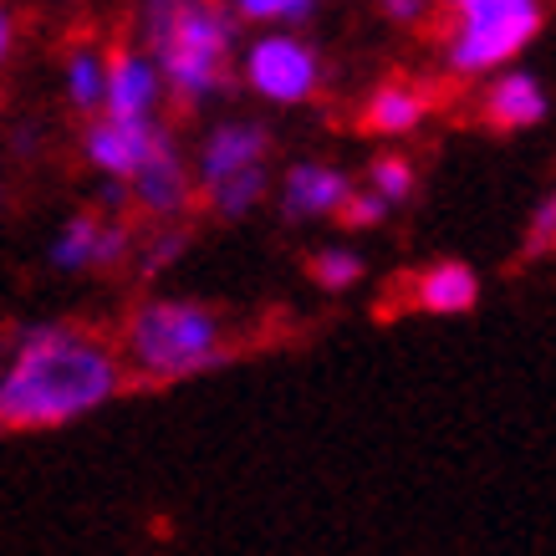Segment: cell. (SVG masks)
Segmentation results:
<instances>
[{
  "label": "cell",
  "mask_w": 556,
  "mask_h": 556,
  "mask_svg": "<svg viewBox=\"0 0 556 556\" xmlns=\"http://www.w3.org/2000/svg\"><path fill=\"white\" fill-rule=\"evenodd\" d=\"M118 393V363L67 327H36L0 378V424L51 429L92 414Z\"/></svg>",
  "instance_id": "6da1fadb"
},
{
  "label": "cell",
  "mask_w": 556,
  "mask_h": 556,
  "mask_svg": "<svg viewBox=\"0 0 556 556\" xmlns=\"http://www.w3.org/2000/svg\"><path fill=\"white\" fill-rule=\"evenodd\" d=\"M128 348H134L138 368L153 378H185L225 357L219 348V321L194 302H159L143 306L128 327Z\"/></svg>",
  "instance_id": "7a4b0ae2"
},
{
  "label": "cell",
  "mask_w": 556,
  "mask_h": 556,
  "mask_svg": "<svg viewBox=\"0 0 556 556\" xmlns=\"http://www.w3.org/2000/svg\"><path fill=\"white\" fill-rule=\"evenodd\" d=\"M225 56H230V16L200 0L174 21V31L159 41V67L179 87V98H210L225 83Z\"/></svg>",
  "instance_id": "3957f363"
},
{
  "label": "cell",
  "mask_w": 556,
  "mask_h": 556,
  "mask_svg": "<svg viewBox=\"0 0 556 556\" xmlns=\"http://www.w3.org/2000/svg\"><path fill=\"white\" fill-rule=\"evenodd\" d=\"M536 21H541L536 0H470L465 5V26H459L455 47H450V62L459 72L501 67L531 41Z\"/></svg>",
  "instance_id": "277c9868"
},
{
  "label": "cell",
  "mask_w": 556,
  "mask_h": 556,
  "mask_svg": "<svg viewBox=\"0 0 556 556\" xmlns=\"http://www.w3.org/2000/svg\"><path fill=\"white\" fill-rule=\"evenodd\" d=\"M251 87L266 92L270 102H302L312 87H317V56L291 41V36H270V41H255L251 47Z\"/></svg>",
  "instance_id": "5b68a950"
},
{
  "label": "cell",
  "mask_w": 556,
  "mask_h": 556,
  "mask_svg": "<svg viewBox=\"0 0 556 556\" xmlns=\"http://www.w3.org/2000/svg\"><path fill=\"white\" fill-rule=\"evenodd\" d=\"M164 143H169V138L159 134L149 118L143 123L102 118V123H92V134H87V159H92L98 169H108V174H138L153 153L164 149Z\"/></svg>",
  "instance_id": "8992f818"
},
{
  "label": "cell",
  "mask_w": 556,
  "mask_h": 556,
  "mask_svg": "<svg viewBox=\"0 0 556 556\" xmlns=\"http://www.w3.org/2000/svg\"><path fill=\"white\" fill-rule=\"evenodd\" d=\"M261 159H266V134L255 128V123H230V128H219L210 143H204V189L225 185V179H236L245 169H261Z\"/></svg>",
  "instance_id": "52a82bcc"
},
{
  "label": "cell",
  "mask_w": 556,
  "mask_h": 556,
  "mask_svg": "<svg viewBox=\"0 0 556 556\" xmlns=\"http://www.w3.org/2000/svg\"><path fill=\"white\" fill-rule=\"evenodd\" d=\"M153 98H159V67L143 56H118L108 67V118L113 123H143Z\"/></svg>",
  "instance_id": "ba28073f"
},
{
  "label": "cell",
  "mask_w": 556,
  "mask_h": 556,
  "mask_svg": "<svg viewBox=\"0 0 556 556\" xmlns=\"http://www.w3.org/2000/svg\"><path fill=\"white\" fill-rule=\"evenodd\" d=\"M353 200V189H348V179H342L338 169H317V164H296V169L287 174V194H281V204H287V215H327V210H342V204Z\"/></svg>",
  "instance_id": "9c48e42d"
},
{
  "label": "cell",
  "mask_w": 556,
  "mask_h": 556,
  "mask_svg": "<svg viewBox=\"0 0 556 556\" xmlns=\"http://www.w3.org/2000/svg\"><path fill=\"white\" fill-rule=\"evenodd\" d=\"M134 179H138V200L149 204V210H159V215H174V210L189 200V174H185V164H179L174 143H164Z\"/></svg>",
  "instance_id": "30bf717a"
},
{
  "label": "cell",
  "mask_w": 556,
  "mask_h": 556,
  "mask_svg": "<svg viewBox=\"0 0 556 556\" xmlns=\"http://www.w3.org/2000/svg\"><path fill=\"white\" fill-rule=\"evenodd\" d=\"M490 118L506 123V128H526V123L546 118V92L536 87V77H526V72L501 77L490 87Z\"/></svg>",
  "instance_id": "8fae6325"
},
{
  "label": "cell",
  "mask_w": 556,
  "mask_h": 556,
  "mask_svg": "<svg viewBox=\"0 0 556 556\" xmlns=\"http://www.w3.org/2000/svg\"><path fill=\"white\" fill-rule=\"evenodd\" d=\"M419 302L429 306V312H470L475 306V270L459 266V261L429 266L419 276Z\"/></svg>",
  "instance_id": "7c38bea8"
},
{
  "label": "cell",
  "mask_w": 556,
  "mask_h": 556,
  "mask_svg": "<svg viewBox=\"0 0 556 556\" xmlns=\"http://www.w3.org/2000/svg\"><path fill=\"white\" fill-rule=\"evenodd\" d=\"M424 113V102L408 92V87H383L378 98L368 102V128H378V134H404V128H414Z\"/></svg>",
  "instance_id": "4fadbf2b"
},
{
  "label": "cell",
  "mask_w": 556,
  "mask_h": 556,
  "mask_svg": "<svg viewBox=\"0 0 556 556\" xmlns=\"http://www.w3.org/2000/svg\"><path fill=\"white\" fill-rule=\"evenodd\" d=\"M98 236H102V225L98 219H72L67 230L56 236V245H51V261L56 266H92V255H98Z\"/></svg>",
  "instance_id": "5bb4252c"
},
{
  "label": "cell",
  "mask_w": 556,
  "mask_h": 556,
  "mask_svg": "<svg viewBox=\"0 0 556 556\" xmlns=\"http://www.w3.org/2000/svg\"><path fill=\"white\" fill-rule=\"evenodd\" d=\"M67 87H72V102H77V108H98V102L108 98V72H102V62L92 51H77V56H72Z\"/></svg>",
  "instance_id": "9a60e30c"
},
{
  "label": "cell",
  "mask_w": 556,
  "mask_h": 556,
  "mask_svg": "<svg viewBox=\"0 0 556 556\" xmlns=\"http://www.w3.org/2000/svg\"><path fill=\"white\" fill-rule=\"evenodd\" d=\"M261 189H266V169H245V174H236V179L215 185L210 194H215L219 215H245V210L261 200Z\"/></svg>",
  "instance_id": "2e32d148"
},
{
  "label": "cell",
  "mask_w": 556,
  "mask_h": 556,
  "mask_svg": "<svg viewBox=\"0 0 556 556\" xmlns=\"http://www.w3.org/2000/svg\"><path fill=\"white\" fill-rule=\"evenodd\" d=\"M368 179H372V194H378V200H388V204H399L408 194V185H414V174H408L404 159H378Z\"/></svg>",
  "instance_id": "e0dca14e"
},
{
  "label": "cell",
  "mask_w": 556,
  "mask_h": 556,
  "mask_svg": "<svg viewBox=\"0 0 556 556\" xmlns=\"http://www.w3.org/2000/svg\"><path fill=\"white\" fill-rule=\"evenodd\" d=\"M312 276H317L321 287H348L353 276H363V261H357L353 251H321L317 261H312Z\"/></svg>",
  "instance_id": "ac0fdd59"
},
{
  "label": "cell",
  "mask_w": 556,
  "mask_h": 556,
  "mask_svg": "<svg viewBox=\"0 0 556 556\" xmlns=\"http://www.w3.org/2000/svg\"><path fill=\"white\" fill-rule=\"evenodd\" d=\"M189 5H200V0H149V36L153 41H164L174 31V21L185 16Z\"/></svg>",
  "instance_id": "d6986e66"
},
{
  "label": "cell",
  "mask_w": 556,
  "mask_h": 556,
  "mask_svg": "<svg viewBox=\"0 0 556 556\" xmlns=\"http://www.w3.org/2000/svg\"><path fill=\"white\" fill-rule=\"evenodd\" d=\"M388 210V200H378V194H353V200L342 204V219L348 225H378Z\"/></svg>",
  "instance_id": "ffe728a7"
},
{
  "label": "cell",
  "mask_w": 556,
  "mask_h": 556,
  "mask_svg": "<svg viewBox=\"0 0 556 556\" xmlns=\"http://www.w3.org/2000/svg\"><path fill=\"white\" fill-rule=\"evenodd\" d=\"M128 251V230L123 225H102V236H98V255H92V266H113L118 255Z\"/></svg>",
  "instance_id": "44dd1931"
},
{
  "label": "cell",
  "mask_w": 556,
  "mask_h": 556,
  "mask_svg": "<svg viewBox=\"0 0 556 556\" xmlns=\"http://www.w3.org/2000/svg\"><path fill=\"white\" fill-rule=\"evenodd\" d=\"M185 251V236H164V240H153L149 255H143V270H159V266H169L174 255Z\"/></svg>",
  "instance_id": "7402d4cb"
},
{
  "label": "cell",
  "mask_w": 556,
  "mask_h": 556,
  "mask_svg": "<svg viewBox=\"0 0 556 556\" xmlns=\"http://www.w3.org/2000/svg\"><path fill=\"white\" fill-rule=\"evenodd\" d=\"M531 236H536V245H546V240H556V194L536 210V219H531Z\"/></svg>",
  "instance_id": "603a6c76"
},
{
  "label": "cell",
  "mask_w": 556,
  "mask_h": 556,
  "mask_svg": "<svg viewBox=\"0 0 556 556\" xmlns=\"http://www.w3.org/2000/svg\"><path fill=\"white\" fill-rule=\"evenodd\" d=\"M240 11L255 21H266V16H287V0H240Z\"/></svg>",
  "instance_id": "cb8c5ba5"
},
{
  "label": "cell",
  "mask_w": 556,
  "mask_h": 556,
  "mask_svg": "<svg viewBox=\"0 0 556 556\" xmlns=\"http://www.w3.org/2000/svg\"><path fill=\"white\" fill-rule=\"evenodd\" d=\"M383 5H388V16H399V21H419L429 0H383Z\"/></svg>",
  "instance_id": "d4e9b609"
},
{
  "label": "cell",
  "mask_w": 556,
  "mask_h": 556,
  "mask_svg": "<svg viewBox=\"0 0 556 556\" xmlns=\"http://www.w3.org/2000/svg\"><path fill=\"white\" fill-rule=\"evenodd\" d=\"M312 16V0H287V21H306Z\"/></svg>",
  "instance_id": "484cf974"
},
{
  "label": "cell",
  "mask_w": 556,
  "mask_h": 556,
  "mask_svg": "<svg viewBox=\"0 0 556 556\" xmlns=\"http://www.w3.org/2000/svg\"><path fill=\"white\" fill-rule=\"evenodd\" d=\"M5 47H11V21H5V11H0V62H5Z\"/></svg>",
  "instance_id": "4316f807"
},
{
  "label": "cell",
  "mask_w": 556,
  "mask_h": 556,
  "mask_svg": "<svg viewBox=\"0 0 556 556\" xmlns=\"http://www.w3.org/2000/svg\"><path fill=\"white\" fill-rule=\"evenodd\" d=\"M455 5H459V11H465V5H470V0H455Z\"/></svg>",
  "instance_id": "83f0119b"
}]
</instances>
